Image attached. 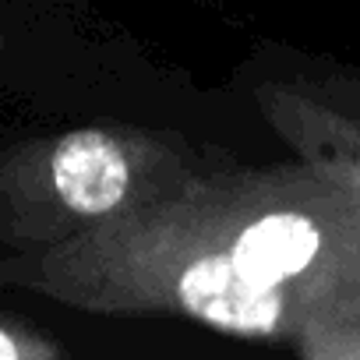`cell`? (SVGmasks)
<instances>
[{
	"instance_id": "6da1fadb",
	"label": "cell",
	"mask_w": 360,
	"mask_h": 360,
	"mask_svg": "<svg viewBox=\"0 0 360 360\" xmlns=\"http://www.w3.org/2000/svg\"><path fill=\"white\" fill-rule=\"evenodd\" d=\"M180 304L191 318H202L233 335H269L279 321V290L248 279L233 255H205L176 283Z\"/></svg>"
},
{
	"instance_id": "7a4b0ae2",
	"label": "cell",
	"mask_w": 360,
	"mask_h": 360,
	"mask_svg": "<svg viewBox=\"0 0 360 360\" xmlns=\"http://www.w3.org/2000/svg\"><path fill=\"white\" fill-rule=\"evenodd\" d=\"M53 184L68 209L82 216L110 212L127 191L124 152L99 131L68 134L53 152Z\"/></svg>"
},
{
	"instance_id": "3957f363",
	"label": "cell",
	"mask_w": 360,
	"mask_h": 360,
	"mask_svg": "<svg viewBox=\"0 0 360 360\" xmlns=\"http://www.w3.org/2000/svg\"><path fill=\"white\" fill-rule=\"evenodd\" d=\"M314 255H318V230L311 219L293 212H276L258 219L240 233L233 248L237 269L262 286H276L304 272Z\"/></svg>"
},
{
	"instance_id": "277c9868",
	"label": "cell",
	"mask_w": 360,
	"mask_h": 360,
	"mask_svg": "<svg viewBox=\"0 0 360 360\" xmlns=\"http://www.w3.org/2000/svg\"><path fill=\"white\" fill-rule=\"evenodd\" d=\"M0 349H4V360H18V349H15L11 335H0Z\"/></svg>"
}]
</instances>
